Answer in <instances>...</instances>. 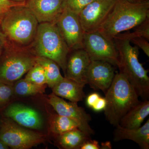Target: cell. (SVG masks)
<instances>
[{
	"label": "cell",
	"instance_id": "cell-1",
	"mask_svg": "<svg viewBox=\"0 0 149 149\" xmlns=\"http://www.w3.org/2000/svg\"><path fill=\"white\" fill-rule=\"evenodd\" d=\"M149 17V1L132 3L117 0L110 13L97 31L110 40L133 29Z\"/></svg>",
	"mask_w": 149,
	"mask_h": 149
},
{
	"label": "cell",
	"instance_id": "cell-2",
	"mask_svg": "<svg viewBox=\"0 0 149 149\" xmlns=\"http://www.w3.org/2000/svg\"><path fill=\"white\" fill-rule=\"evenodd\" d=\"M39 23L25 5L13 7L0 23L9 42L17 47L30 48L34 42Z\"/></svg>",
	"mask_w": 149,
	"mask_h": 149
},
{
	"label": "cell",
	"instance_id": "cell-3",
	"mask_svg": "<svg viewBox=\"0 0 149 149\" xmlns=\"http://www.w3.org/2000/svg\"><path fill=\"white\" fill-rule=\"evenodd\" d=\"M119 54L117 67L135 88L139 97L143 100L149 97L148 70L139 62V48L133 46L127 39L115 37L113 39Z\"/></svg>",
	"mask_w": 149,
	"mask_h": 149
},
{
	"label": "cell",
	"instance_id": "cell-4",
	"mask_svg": "<svg viewBox=\"0 0 149 149\" xmlns=\"http://www.w3.org/2000/svg\"><path fill=\"white\" fill-rule=\"evenodd\" d=\"M105 95L107 104L104 111L106 119L115 127L119 125L121 118L140 102L135 88L120 72L116 73Z\"/></svg>",
	"mask_w": 149,
	"mask_h": 149
},
{
	"label": "cell",
	"instance_id": "cell-5",
	"mask_svg": "<svg viewBox=\"0 0 149 149\" xmlns=\"http://www.w3.org/2000/svg\"><path fill=\"white\" fill-rule=\"evenodd\" d=\"M30 49L37 56L47 58L55 62L65 73L67 59L70 51L56 23H39Z\"/></svg>",
	"mask_w": 149,
	"mask_h": 149
},
{
	"label": "cell",
	"instance_id": "cell-6",
	"mask_svg": "<svg viewBox=\"0 0 149 149\" xmlns=\"http://www.w3.org/2000/svg\"><path fill=\"white\" fill-rule=\"evenodd\" d=\"M37 56L30 48H22L8 41L0 56V83L13 85L36 63Z\"/></svg>",
	"mask_w": 149,
	"mask_h": 149
},
{
	"label": "cell",
	"instance_id": "cell-7",
	"mask_svg": "<svg viewBox=\"0 0 149 149\" xmlns=\"http://www.w3.org/2000/svg\"><path fill=\"white\" fill-rule=\"evenodd\" d=\"M47 134L25 128L8 118L3 117L0 139L13 149L32 148L47 141Z\"/></svg>",
	"mask_w": 149,
	"mask_h": 149
},
{
	"label": "cell",
	"instance_id": "cell-8",
	"mask_svg": "<svg viewBox=\"0 0 149 149\" xmlns=\"http://www.w3.org/2000/svg\"><path fill=\"white\" fill-rule=\"evenodd\" d=\"M1 114L25 128L44 133L46 128L47 130L48 117L39 109L24 102L13 101Z\"/></svg>",
	"mask_w": 149,
	"mask_h": 149
},
{
	"label": "cell",
	"instance_id": "cell-9",
	"mask_svg": "<svg viewBox=\"0 0 149 149\" xmlns=\"http://www.w3.org/2000/svg\"><path fill=\"white\" fill-rule=\"evenodd\" d=\"M83 48L91 61H101L117 67L119 54L113 40H110L98 31L85 33Z\"/></svg>",
	"mask_w": 149,
	"mask_h": 149
},
{
	"label": "cell",
	"instance_id": "cell-10",
	"mask_svg": "<svg viewBox=\"0 0 149 149\" xmlns=\"http://www.w3.org/2000/svg\"><path fill=\"white\" fill-rule=\"evenodd\" d=\"M55 23L70 50L83 48L85 32L78 15L64 8Z\"/></svg>",
	"mask_w": 149,
	"mask_h": 149
},
{
	"label": "cell",
	"instance_id": "cell-11",
	"mask_svg": "<svg viewBox=\"0 0 149 149\" xmlns=\"http://www.w3.org/2000/svg\"><path fill=\"white\" fill-rule=\"evenodd\" d=\"M47 101L57 113L75 120L79 124L80 130L88 136L94 135L95 131L90 125L91 115L83 107L78 106L77 103L65 101L53 93L48 96Z\"/></svg>",
	"mask_w": 149,
	"mask_h": 149
},
{
	"label": "cell",
	"instance_id": "cell-12",
	"mask_svg": "<svg viewBox=\"0 0 149 149\" xmlns=\"http://www.w3.org/2000/svg\"><path fill=\"white\" fill-rule=\"evenodd\" d=\"M117 0H94L78 15L85 33L97 31Z\"/></svg>",
	"mask_w": 149,
	"mask_h": 149
},
{
	"label": "cell",
	"instance_id": "cell-13",
	"mask_svg": "<svg viewBox=\"0 0 149 149\" xmlns=\"http://www.w3.org/2000/svg\"><path fill=\"white\" fill-rule=\"evenodd\" d=\"M114 67L107 62L91 61L86 73V84L94 90H101L105 94L115 75Z\"/></svg>",
	"mask_w": 149,
	"mask_h": 149
},
{
	"label": "cell",
	"instance_id": "cell-14",
	"mask_svg": "<svg viewBox=\"0 0 149 149\" xmlns=\"http://www.w3.org/2000/svg\"><path fill=\"white\" fill-rule=\"evenodd\" d=\"M91 61L83 48L70 51L67 59L64 77L87 85L86 74Z\"/></svg>",
	"mask_w": 149,
	"mask_h": 149
},
{
	"label": "cell",
	"instance_id": "cell-15",
	"mask_svg": "<svg viewBox=\"0 0 149 149\" xmlns=\"http://www.w3.org/2000/svg\"><path fill=\"white\" fill-rule=\"evenodd\" d=\"M63 0H28L25 6L31 10L39 23H56L63 10Z\"/></svg>",
	"mask_w": 149,
	"mask_h": 149
},
{
	"label": "cell",
	"instance_id": "cell-16",
	"mask_svg": "<svg viewBox=\"0 0 149 149\" xmlns=\"http://www.w3.org/2000/svg\"><path fill=\"white\" fill-rule=\"evenodd\" d=\"M113 133L115 142L123 140L134 141L141 148L149 149V120L139 128L130 129L123 128L120 125L116 126Z\"/></svg>",
	"mask_w": 149,
	"mask_h": 149
},
{
	"label": "cell",
	"instance_id": "cell-17",
	"mask_svg": "<svg viewBox=\"0 0 149 149\" xmlns=\"http://www.w3.org/2000/svg\"><path fill=\"white\" fill-rule=\"evenodd\" d=\"M85 85L64 77L52 90V93L56 95L77 103L83 100L85 97L83 91Z\"/></svg>",
	"mask_w": 149,
	"mask_h": 149
},
{
	"label": "cell",
	"instance_id": "cell-18",
	"mask_svg": "<svg viewBox=\"0 0 149 149\" xmlns=\"http://www.w3.org/2000/svg\"><path fill=\"white\" fill-rule=\"evenodd\" d=\"M149 114V101L144 100L132 108L121 118L119 125L130 129L139 128Z\"/></svg>",
	"mask_w": 149,
	"mask_h": 149
},
{
	"label": "cell",
	"instance_id": "cell-19",
	"mask_svg": "<svg viewBox=\"0 0 149 149\" xmlns=\"http://www.w3.org/2000/svg\"><path fill=\"white\" fill-rule=\"evenodd\" d=\"M53 138L55 145L59 149H80L85 141L91 139V136L77 128Z\"/></svg>",
	"mask_w": 149,
	"mask_h": 149
},
{
	"label": "cell",
	"instance_id": "cell-20",
	"mask_svg": "<svg viewBox=\"0 0 149 149\" xmlns=\"http://www.w3.org/2000/svg\"><path fill=\"white\" fill-rule=\"evenodd\" d=\"M77 128H79V124L72 118L57 113H49L48 115V134H51L53 137Z\"/></svg>",
	"mask_w": 149,
	"mask_h": 149
},
{
	"label": "cell",
	"instance_id": "cell-21",
	"mask_svg": "<svg viewBox=\"0 0 149 149\" xmlns=\"http://www.w3.org/2000/svg\"><path fill=\"white\" fill-rule=\"evenodd\" d=\"M47 84L39 85L21 78L13 85L15 97L25 98L42 95L45 92Z\"/></svg>",
	"mask_w": 149,
	"mask_h": 149
},
{
	"label": "cell",
	"instance_id": "cell-22",
	"mask_svg": "<svg viewBox=\"0 0 149 149\" xmlns=\"http://www.w3.org/2000/svg\"><path fill=\"white\" fill-rule=\"evenodd\" d=\"M36 62L44 68L47 85L51 89L64 77L61 73L60 67L52 60L43 57L37 56Z\"/></svg>",
	"mask_w": 149,
	"mask_h": 149
},
{
	"label": "cell",
	"instance_id": "cell-23",
	"mask_svg": "<svg viewBox=\"0 0 149 149\" xmlns=\"http://www.w3.org/2000/svg\"><path fill=\"white\" fill-rule=\"evenodd\" d=\"M133 29V32L121 33L115 37L127 39L129 41L135 37H143L149 41V17Z\"/></svg>",
	"mask_w": 149,
	"mask_h": 149
},
{
	"label": "cell",
	"instance_id": "cell-24",
	"mask_svg": "<svg viewBox=\"0 0 149 149\" xmlns=\"http://www.w3.org/2000/svg\"><path fill=\"white\" fill-rule=\"evenodd\" d=\"M25 74L24 79L29 82L39 85L47 84V80L44 68L37 62Z\"/></svg>",
	"mask_w": 149,
	"mask_h": 149
},
{
	"label": "cell",
	"instance_id": "cell-25",
	"mask_svg": "<svg viewBox=\"0 0 149 149\" xmlns=\"http://www.w3.org/2000/svg\"><path fill=\"white\" fill-rule=\"evenodd\" d=\"M14 98L13 85L0 83V113Z\"/></svg>",
	"mask_w": 149,
	"mask_h": 149
},
{
	"label": "cell",
	"instance_id": "cell-26",
	"mask_svg": "<svg viewBox=\"0 0 149 149\" xmlns=\"http://www.w3.org/2000/svg\"><path fill=\"white\" fill-rule=\"evenodd\" d=\"M94 0H63V8L79 15L85 7Z\"/></svg>",
	"mask_w": 149,
	"mask_h": 149
},
{
	"label": "cell",
	"instance_id": "cell-27",
	"mask_svg": "<svg viewBox=\"0 0 149 149\" xmlns=\"http://www.w3.org/2000/svg\"><path fill=\"white\" fill-rule=\"evenodd\" d=\"M25 3H16L10 0H0V23L6 14L15 6L24 5Z\"/></svg>",
	"mask_w": 149,
	"mask_h": 149
},
{
	"label": "cell",
	"instance_id": "cell-28",
	"mask_svg": "<svg viewBox=\"0 0 149 149\" xmlns=\"http://www.w3.org/2000/svg\"><path fill=\"white\" fill-rule=\"evenodd\" d=\"M130 42H132L138 48H141L145 54L149 57V40L143 37H135L130 40Z\"/></svg>",
	"mask_w": 149,
	"mask_h": 149
},
{
	"label": "cell",
	"instance_id": "cell-29",
	"mask_svg": "<svg viewBox=\"0 0 149 149\" xmlns=\"http://www.w3.org/2000/svg\"><path fill=\"white\" fill-rule=\"evenodd\" d=\"M101 146L99 142L91 139H88L81 146L80 149H100Z\"/></svg>",
	"mask_w": 149,
	"mask_h": 149
},
{
	"label": "cell",
	"instance_id": "cell-30",
	"mask_svg": "<svg viewBox=\"0 0 149 149\" xmlns=\"http://www.w3.org/2000/svg\"><path fill=\"white\" fill-rule=\"evenodd\" d=\"M106 100L105 97H100L92 109L95 111L99 112L104 110L106 106Z\"/></svg>",
	"mask_w": 149,
	"mask_h": 149
},
{
	"label": "cell",
	"instance_id": "cell-31",
	"mask_svg": "<svg viewBox=\"0 0 149 149\" xmlns=\"http://www.w3.org/2000/svg\"><path fill=\"white\" fill-rule=\"evenodd\" d=\"M100 97V96L98 93H91L86 98V104L89 107L92 108V107L96 103Z\"/></svg>",
	"mask_w": 149,
	"mask_h": 149
},
{
	"label": "cell",
	"instance_id": "cell-32",
	"mask_svg": "<svg viewBox=\"0 0 149 149\" xmlns=\"http://www.w3.org/2000/svg\"><path fill=\"white\" fill-rule=\"evenodd\" d=\"M8 42V40L0 27V56L3 52Z\"/></svg>",
	"mask_w": 149,
	"mask_h": 149
},
{
	"label": "cell",
	"instance_id": "cell-33",
	"mask_svg": "<svg viewBox=\"0 0 149 149\" xmlns=\"http://www.w3.org/2000/svg\"><path fill=\"white\" fill-rule=\"evenodd\" d=\"M111 144L109 142L104 143L102 144V146H101V149H111Z\"/></svg>",
	"mask_w": 149,
	"mask_h": 149
},
{
	"label": "cell",
	"instance_id": "cell-34",
	"mask_svg": "<svg viewBox=\"0 0 149 149\" xmlns=\"http://www.w3.org/2000/svg\"><path fill=\"white\" fill-rule=\"evenodd\" d=\"M9 148L8 145L5 143L3 141L0 139V149H8Z\"/></svg>",
	"mask_w": 149,
	"mask_h": 149
},
{
	"label": "cell",
	"instance_id": "cell-35",
	"mask_svg": "<svg viewBox=\"0 0 149 149\" xmlns=\"http://www.w3.org/2000/svg\"><path fill=\"white\" fill-rule=\"evenodd\" d=\"M126 1L132 3H141L144 2L148 0H126Z\"/></svg>",
	"mask_w": 149,
	"mask_h": 149
},
{
	"label": "cell",
	"instance_id": "cell-36",
	"mask_svg": "<svg viewBox=\"0 0 149 149\" xmlns=\"http://www.w3.org/2000/svg\"><path fill=\"white\" fill-rule=\"evenodd\" d=\"M10 1L16 3H26L28 0H10Z\"/></svg>",
	"mask_w": 149,
	"mask_h": 149
},
{
	"label": "cell",
	"instance_id": "cell-37",
	"mask_svg": "<svg viewBox=\"0 0 149 149\" xmlns=\"http://www.w3.org/2000/svg\"><path fill=\"white\" fill-rule=\"evenodd\" d=\"M3 120V117L1 115V113H0V127H1V125L2 124V122Z\"/></svg>",
	"mask_w": 149,
	"mask_h": 149
}]
</instances>
